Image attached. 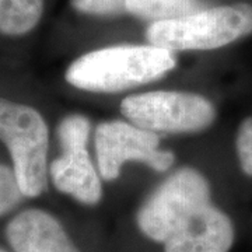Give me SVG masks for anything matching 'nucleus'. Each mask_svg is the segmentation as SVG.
<instances>
[{
    "label": "nucleus",
    "instance_id": "nucleus-1",
    "mask_svg": "<svg viewBox=\"0 0 252 252\" xmlns=\"http://www.w3.org/2000/svg\"><path fill=\"white\" fill-rule=\"evenodd\" d=\"M175 66L171 51L125 44L81 55L69 64L64 79L81 91L112 94L160 80Z\"/></svg>",
    "mask_w": 252,
    "mask_h": 252
},
{
    "label": "nucleus",
    "instance_id": "nucleus-2",
    "mask_svg": "<svg viewBox=\"0 0 252 252\" xmlns=\"http://www.w3.org/2000/svg\"><path fill=\"white\" fill-rule=\"evenodd\" d=\"M252 34V4L237 3L203 9L187 17L152 23L150 45L167 51H210Z\"/></svg>",
    "mask_w": 252,
    "mask_h": 252
},
{
    "label": "nucleus",
    "instance_id": "nucleus-3",
    "mask_svg": "<svg viewBox=\"0 0 252 252\" xmlns=\"http://www.w3.org/2000/svg\"><path fill=\"white\" fill-rule=\"evenodd\" d=\"M0 142L9 150L24 196H39L49 175V129L44 117L27 104L0 97Z\"/></svg>",
    "mask_w": 252,
    "mask_h": 252
},
{
    "label": "nucleus",
    "instance_id": "nucleus-4",
    "mask_svg": "<svg viewBox=\"0 0 252 252\" xmlns=\"http://www.w3.org/2000/svg\"><path fill=\"white\" fill-rule=\"evenodd\" d=\"M122 115L133 125L154 133H195L216 119L215 105L189 91L158 90L129 95L121 102Z\"/></svg>",
    "mask_w": 252,
    "mask_h": 252
},
{
    "label": "nucleus",
    "instance_id": "nucleus-5",
    "mask_svg": "<svg viewBox=\"0 0 252 252\" xmlns=\"http://www.w3.org/2000/svg\"><path fill=\"white\" fill-rule=\"evenodd\" d=\"M210 202L212 190L206 177L193 167H182L144 200L136 215V224L146 238L164 244L189 213Z\"/></svg>",
    "mask_w": 252,
    "mask_h": 252
},
{
    "label": "nucleus",
    "instance_id": "nucleus-6",
    "mask_svg": "<svg viewBox=\"0 0 252 252\" xmlns=\"http://www.w3.org/2000/svg\"><path fill=\"white\" fill-rule=\"evenodd\" d=\"M97 168L104 181L118 180L122 165L127 161L147 164L154 171L170 170L175 156L160 149L157 133L142 129L129 121H104L94 133Z\"/></svg>",
    "mask_w": 252,
    "mask_h": 252
},
{
    "label": "nucleus",
    "instance_id": "nucleus-7",
    "mask_svg": "<svg viewBox=\"0 0 252 252\" xmlns=\"http://www.w3.org/2000/svg\"><path fill=\"white\" fill-rule=\"evenodd\" d=\"M235 238L231 219L212 202L195 209L164 241V252H230Z\"/></svg>",
    "mask_w": 252,
    "mask_h": 252
},
{
    "label": "nucleus",
    "instance_id": "nucleus-8",
    "mask_svg": "<svg viewBox=\"0 0 252 252\" xmlns=\"http://www.w3.org/2000/svg\"><path fill=\"white\" fill-rule=\"evenodd\" d=\"M14 252H81L56 217L42 209H26L6 227Z\"/></svg>",
    "mask_w": 252,
    "mask_h": 252
},
{
    "label": "nucleus",
    "instance_id": "nucleus-9",
    "mask_svg": "<svg viewBox=\"0 0 252 252\" xmlns=\"http://www.w3.org/2000/svg\"><path fill=\"white\" fill-rule=\"evenodd\" d=\"M87 146L62 149V156L49 164V177L59 192L83 205L93 206L102 198V185L98 168L91 161Z\"/></svg>",
    "mask_w": 252,
    "mask_h": 252
},
{
    "label": "nucleus",
    "instance_id": "nucleus-10",
    "mask_svg": "<svg viewBox=\"0 0 252 252\" xmlns=\"http://www.w3.org/2000/svg\"><path fill=\"white\" fill-rule=\"evenodd\" d=\"M44 0H0V34L21 36L38 26Z\"/></svg>",
    "mask_w": 252,
    "mask_h": 252
},
{
    "label": "nucleus",
    "instance_id": "nucleus-11",
    "mask_svg": "<svg viewBox=\"0 0 252 252\" xmlns=\"http://www.w3.org/2000/svg\"><path fill=\"white\" fill-rule=\"evenodd\" d=\"M200 10L202 0H126V13L153 23L187 17Z\"/></svg>",
    "mask_w": 252,
    "mask_h": 252
},
{
    "label": "nucleus",
    "instance_id": "nucleus-12",
    "mask_svg": "<svg viewBox=\"0 0 252 252\" xmlns=\"http://www.w3.org/2000/svg\"><path fill=\"white\" fill-rule=\"evenodd\" d=\"M91 132L90 119L81 114L64 117L58 126V139L62 149L70 146L89 144Z\"/></svg>",
    "mask_w": 252,
    "mask_h": 252
},
{
    "label": "nucleus",
    "instance_id": "nucleus-13",
    "mask_svg": "<svg viewBox=\"0 0 252 252\" xmlns=\"http://www.w3.org/2000/svg\"><path fill=\"white\" fill-rule=\"evenodd\" d=\"M23 198L24 193L13 168L0 164V217L18 206Z\"/></svg>",
    "mask_w": 252,
    "mask_h": 252
},
{
    "label": "nucleus",
    "instance_id": "nucleus-14",
    "mask_svg": "<svg viewBox=\"0 0 252 252\" xmlns=\"http://www.w3.org/2000/svg\"><path fill=\"white\" fill-rule=\"evenodd\" d=\"M235 150L243 172L252 177V117L245 118L238 126L235 136Z\"/></svg>",
    "mask_w": 252,
    "mask_h": 252
},
{
    "label": "nucleus",
    "instance_id": "nucleus-15",
    "mask_svg": "<svg viewBox=\"0 0 252 252\" xmlns=\"http://www.w3.org/2000/svg\"><path fill=\"white\" fill-rule=\"evenodd\" d=\"M70 6L81 14L117 16L126 11V0H70Z\"/></svg>",
    "mask_w": 252,
    "mask_h": 252
},
{
    "label": "nucleus",
    "instance_id": "nucleus-16",
    "mask_svg": "<svg viewBox=\"0 0 252 252\" xmlns=\"http://www.w3.org/2000/svg\"><path fill=\"white\" fill-rule=\"evenodd\" d=\"M0 252H9V251H6V250H3V248H0Z\"/></svg>",
    "mask_w": 252,
    "mask_h": 252
}]
</instances>
